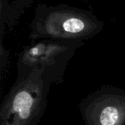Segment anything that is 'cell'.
Segmentation results:
<instances>
[{"label":"cell","mask_w":125,"mask_h":125,"mask_svg":"<svg viewBox=\"0 0 125 125\" xmlns=\"http://www.w3.org/2000/svg\"><path fill=\"white\" fill-rule=\"evenodd\" d=\"M104 23L92 11L67 4H40L30 22L28 39L85 41L99 34Z\"/></svg>","instance_id":"obj_1"},{"label":"cell","mask_w":125,"mask_h":125,"mask_svg":"<svg viewBox=\"0 0 125 125\" xmlns=\"http://www.w3.org/2000/svg\"><path fill=\"white\" fill-rule=\"evenodd\" d=\"M84 41L43 39L32 41L18 55L16 80L26 78L31 72L40 71L52 85L64 80L65 72L77 50Z\"/></svg>","instance_id":"obj_2"},{"label":"cell","mask_w":125,"mask_h":125,"mask_svg":"<svg viewBox=\"0 0 125 125\" xmlns=\"http://www.w3.org/2000/svg\"><path fill=\"white\" fill-rule=\"evenodd\" d=\"M51 82L40 71L16 80L0 107V125H38L48 104Z\"/></svg>","instance_id":"obj_3"},{"label":"cell","mask_w":125,"mask_h":125,"mask_svg":"<svg viewBox=\"0 0 125 125\" xmlns=\"http://www.w3.org/2000/svg\"><path fill=\"white\" fill-rule=\"evenodd\" d=\"M78 108L85 125H125V90L101 87L82 99Z\"/></svg>","instance_id":"obj_4"},{"label":"cell","mask_w":125,"mask_h":125,"mask_svg":"<svg viewBox=\"0 0 125 125\" xmlns=\"http://www.w3.org/2000/svg\"><path fill=\"white\" fill-rule=\"evenodd\" d=\"M33 0H0V35L3 44L4 33L11 32Z\"/></svg>","instance_id":"obj_5"}]
</instances>
